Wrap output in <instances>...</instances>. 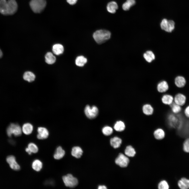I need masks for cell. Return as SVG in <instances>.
I'll use <instances>...</instances> for the list:
<instances>
[{
	"instance_id": "6da1fadb",
	"label": "cell",
	"mask_w": 189,
	"mask_h": 189,
	"mask_svg": "<svg viewBox=\"0 0 189 189\" xmlns=\"http://www.w3.org/2000/svg\"><path fill=\"white\" fill-rule=\"evenodd\" d=\"M167 123L171 128H177L178 130L183 126V122L178 115L174 113L169 114L167 117Z\"/></svg>"
},
{
	"instance_id": "7a4b0ae2",
	"label": "cell",
	"mask_w": 189,
	"mask_h": 189,
	"mask_svg": "<svg viewBox=\"0 0 189 189\" xmlns=\"http://www.w3.org/2000/svg\"><path fill=\"white\" fill-rule=\"evenodd\" d=\"M111 33L109 31L105 30H98L93 34V37L98 44H102L110 38Z\"/></svg>"
},
{
	"instance_id": "3957f363",
	"label": "cell",
	"mask_w": 189,
	"mask_h": 189,
	"mask_svg": "<svg viewBox=\"0 0 189 189\" xmlns=\"http://www.w3.org/2000/svg\"><path fill=\"white\" fill-rule=\"evenodd\" d=\"M46 5L45 0H31L30 3V8L35 13H40L42 11Z\"/></svg>"
},
{
	"instance_id": "277c9868",
	"label": "cell",
	"mask_w": 189,
	"mask_h": 189,
	"mask_svg": "<svg viewBox=\"0 0 189 189\" xmlns=\"http://www.w3.org/2000/svg\"><path fill=\"white\" fill-rule=\"evenodd\" d=\"M7 133L8 136L11 137L12 135L15 136L21 135L22 134V129L18 124L11 123L7 127Z\"/></svg>"
},
{
	"instance_id": "5b68a950",
	"label": "cell",
	"mask_w": 189,
	"mask_h": 189,
	"mask_svg": "<svg viewBox=\"0 0 189 189\" xmlns=\"http://www.w3.org/2000/svg\"><path fill=\"white\" fill-rule=\"evenodd\" d=\"M62 179L65 185L70 188L75 187L78 183L77 178L70 174L63 176L62 177Z\"/></svg>"
},
{
	"instance_id": "8992f818",
	"label": "cell",
	"mask_w": 189,
	"mask_h": 189,
	"mask_svg": "<svg viewBox=\"0 0 189 189\" xmlns=\"http://www.w3.org/2000/svg\"><path fill=\"white\" fill-rule=\"evenodd\" d=\"M175 23L172 20H168L166 19H163L160 23L161 29L168 32H171L174 29Z\"/></svg>"
},
{
	"instance_id": "52a82bcc",
	"label": "cell",
	"mask_w": 189,
	"mask_h": 189,
	"mask_svg": "<svg viewBox=\"0 0 189 189\" xmlns=\"http://www.w3.org/2000/svg\"><path fill=\"white\" fill-rule=\"evenodd\" d=\"M115 162L120 167H125L127 166L129 163V159L125 155L122 153H120L116 158Z\"/></svg>"
},
{
	"instance_id": "ba28073f",
	"label": "cell",
	"mask_w": 189,
	"mask_h": 189,
	"mask_svg": "<svg viewBox=\"0 0 189 189\" xmlns=\"http://www.w3.org/2000/svg\"><path fill=\"white\" fill-rule=\"evenodd\" d=\"M84 112L87 117L92 119L97 116L98 113V110L95 106H93L91 107L89 105H87L85 107Z\"/></svg>"
},
{
	"instance_id": "9c48e42d",
	"label": "cell",
	"mask_w": 189,
	"mask_h": 189,
	"mask_svg": "<svg viewBox=\"0 0 189 189\" xmlns=\"http://www.w3.org/2000/svg\"><path fill=\"white\" fill-rule=\"evenodd\" d=\"M18 8L17 3L15 0L7 1V14L13 15L17 11Z\"/></svg>"
},
{
	"instance_id": "30bf717a",
	"label": "cell",
	"mask_w": 189,
	"mask_h": 189,
	"mask_svg": "<svg viewBox=\"0 0 189 189\" xmlns=\"http://www.w3.org/2000/svg\"><path fill=\"white\" fill-rule=\"evenodd\" d=\"M6 161L12 169L17 171L20 170V167L16 162L15 158L14 156H8L6 158Z\"/></svg>"
},
{
	"instance_id": "8fae6325",
	"label": "cell",
	"mask_w": 189,
	"mask_h": 189,
	"mask_svg": "<svg viewBox=\"0 0 189 189\" xmlns=\"http://www.w3.org/2000/svg\"><path fill=\"white\" fill-rule=\"evenodd\" d=\"M186 101V96L181 93H177L174 97V102L181 106L185 104Z\"/></svg>"
},
{
	"instance_id": "7c38bea8",
	"label": "cell",
	"mask_w": 189,
	"mask_h": 189,
	"mask_svg": "<svg viewBox=\"0 0 189 189\" xmlns=\"http://www.w3.org/2000/svg\"><path fill=\"white\" fill-rule=\"evenodd\" d=\"M38 134L37 135V137L38 139L42 140L46 139L48 138L49 135V132L46 128L40 127L38 128L37 130Z\"/></svg>"
},
{
	"instance_id": "4fadbf2b",
	"label": "cell",
	"mask_w": 189,
	"mask_h": 189,
	"mask_svg": "<svg viewBox=\"0 0 189 189\" xmlns=\"http://www.w3.org/2000/svg\"><path fill=\"white\" fill-rule=\"evenodd\" d=\"M157 91L160 93H164L167 92L169 89V86L165 81H162L159 83L156 87Z\"/></svg>"
},
{
	"instance_id": "5bb4252c",
	"label": "cell",
	"mask_w": 189,
	"mask_h": 189,
	"mask_svg": "<svg viewBox=\"0 0 189 189\" xmlns=\"http://www.w3.org/2000/svg\"><path fill=\"white\" fill-rule=\"evenodd\" d=\"M142 110L143 113L145 115L148 116L152 115L154 111L153 107L151 104L149 103L144 104L142 107Z\"/></svg>"
},
{
	"instance_id": "9a60e30c",
	"label": "cell",
	"mask_w": 189,
	"mask_h": 189,
	"mask_svg": "<svg viewBox=\"0 0 189 189\" xmlns=\"http://www.w3.org/2000/svg\"><path fill=\"white\" fill-rule=\"evenodd\" d=\"M161 99L163 104L170 106L174 102V98L172 95L166 94L162 95Z\"/></svg>"
},
{
	"instance_id": "2e32d148",
	"label": "cell",
	"mask_w": 189,
	"mask_h": 189,
	"mask_svg": "<svg viewBox=\"0 0 189 189\" xmlns=\"http://www.w3.org/2000/svg\"><path fill=\"white\" fill-rule=\"evenodd\" d=\"M153 135L155 138L158 140H161L164 138L165 136V133L162 128H158L154 132Z\"/></svg>"
},
{
	"instance_id": "e0dca14e",
	"label": "cell",
	"mask_w": 189,
	"mask_h": 189,
	"mask_svg": "<svg viewBox=\"0 0 189 189\" xmlns=\"http://www.w3.org/2000/svg\"><path fill=\"white\" fill-rule=\"evenodd\" d=\"M65 154V151L61 146L56 149L53 156L54 158L56 160H60L63 157Z\"/></svg>"
},
{
	"instance_id": "ac0fdd59",
	"label": "cell",
	"mask_w": 189,
	"mask_h": 189,
	"mask_svg": "<svg viewBox=\"0 0 189 189\" xmlns=\"http://www.w3.org/2000/svg\"><path fill=\"white\" fill-rule=\"evenodd\" d=\"M186 82L185 79L183 76H177L175 79V84L178 88H182L184 87Z\"/></svg>"
},
{
	"instance_id": "d6986e66",
	"label": "cell",
	"mask_w": 189,
	"mask_h": 189,
	"mask_svg": "<svg viewBox=\"0 0 189 189\" xmlns=\"http://www.w3.org/2000/svg\"><path fill=\"white\" fill-rule=\"evenodd\" d=\"M122 139L117 136H115L111 138L110 140L111 145L115 149L119 147L122 144Z\"/></svg>"
},
{
	"instance_id": "ffe728a7",
	"label": "cell",
	"mask_w": 189,
	"mask_h": 189,
	"mask_svg": "<svg viewBox=\"0 0 189 189\" xmlns=\"http://www.w3.org/2000/svg\"><path fill=\"white\" fill-rule=\"evenodd\" d=\"M22 132L25 134L29 135L32 132L33 127V125L29 123L24 124L22 127Z\"/></svg>"
},
{
	"instance_id": "44dd1931",
	"label": "cell",
	"mask_w": 189,
	"mask_h": 189,
	"mask_svg": "<svg viewBox=\"0 0 189 189\" xmlns=\"http://www.w3.org/2000/svg\"><path fill=\"white\" fill-rule=\"evenodd\" d=\"M83 151L81 148L78 146L73 147L72 149V155L77 158H80L83 153Z\"/></svg>"
},
{
	"instance_id": "7402d4cb",
	"label": "cell",
	"mask_w": 189,
	"mask_h": 189,
	"mask_svg": "<svg viewBox=\"0 0 189 189\" xmlns=\"http://www.w3.org/2000/svg\"><path fill=\"white\" fill-rule=\"evenodd\" d=\"M124 154L128 157H133L136 154V151L135 149L131 145L127 146L124 150Z\"/></svg>"
},
{
	"instance_id": "603a6c76",
	"label": "cell",
	"mask_w": 189,
	"mask_h": 189,
	"mask_svg": "<svg viewBox=\"0 0 189 189\" xmlns=\"http://www.w3.org/2000/svg\"><path fill=\"white\" fill-rule=\"evenodd\" d=\"M118 6L117 3L114 1H111L107 4V11L109 13H114L116 12L118 9Z\"/></svg>"
},
{
	"instance_id": "cb8c5ba5",
	"label": "cell",
	"mask_w": 189,
	"mask_h": 189,
	"mask_svg": "<svg viewBox=\"0 0 189 189\" xmlns=\"http://www.w3.org/2000/svg\"><path fill=\"white\" fill-rule=\"evenodd\" d=\"M178 185L181 189H188L189 188V180L185 178H182L178 181Z\"/></svg>"
},
{
	"instance_id": "d4e9b609",
	"label": "cell",
	"mask_w": 189,
	"mask_h": 189,
	"mask_svg": "<svg viewBox=\"0 0 189 189\" xmlns=\"http://www.w3.org/2000/svg\"><path fill=\"white\" fill-rule=\"evenodd\" d=\"M32 166L34 170L39 172L40 171L42 168L43 163L39 160L35 159L32 162Z\"/></svg>"
},
{
	"instance_id": "484cf974",
	"label": "cell",
	"mask_w": 189,
	"mask_h": 189,
	"mask_svg": "<svg viewBox=\"0 0 189 189\" xmlns=\"http://www.w3.org/2000/svg\"><path fill=\"white\" fill-rule=\"evenodd\" d=\"M143 56L146 61L149 63L151 62L155 58L154 54L150 50L146 51L144 54Z\"/></svg>"
},
{
	"instance_id": "4316f807",
	"label": "cell",
	"mask_w": 189,
	"mask_h": 189,
	"mask_svg": "<svg viewBox=\"0 0 189 189\" xmlns=\"http://www.w3.org/2000/svg\"><path fill=\"white\" fill-rule=\"evenodd\" d=\"M114 128L116 131L121 132L125 130V125L123 122L121 120H118L114 124Z\"/></svg>"
},
{
	"instance_id": "83f0119b",
	"label": "cell",
	"mask_w": 189,
	"mask_h": 189,
	"mask_svg": "<svg viewBox=\"0 0 189 189\" xmlns=\"http://www.w3.org/2000/svg\"><path fill=\"white\" fill-rule=\"evenodd\" d=\"M52 50L54 54L58 55L63 53L64 48L62 45L60 44H56L53 46Z\"/></svg>"
},
{
	"instance_id": "f1b7e54d",
	"label": "cell",
	"mask_w": 189,
	"mask_h": 189,
	"mask_svg": "<svg viewBox=\"0 0 189 189\" xmlns=\"http://www.w3.org/2000/svg\"><path fill=\"white\" fill-rule=\"evenodd\" d=\"M45 61L46 63L51 64L55 62L56 60L55 56L51 52H47L45 56Z\"/></svg>"
},
{
	"instance_id": "f546056e",
	"label": "cell",
	"mask_w": 189,
	"mask_h": 189,
	"mask_svg": "<svg viewBox=\"0 0 189 189\" xmlns=\"http://www.w3.org/2000/svg\"><path fill=\"white\" fill-rule=\"evenodd\" d=\"M0 12L4 15H7V1L0 0Z\"/></svg>"
},
{
	"instance_id": "4dcf8cb0",
	"label": "cell",
	"mask_w": 189,
	"mask_h": 189,
	"mask_svg": "<svg viewBox=\"0 0 189 189\" xmlns=\"http://www.w3.org/2000/svg\"><path fill=\"white\" fill-rule=\"evenodd\" d=\"M35 76L34 74L30 71H27L25 72L23 76L24 79L29 82L33 81L35 80Z\"/></svg>"
},
{
	"instance_id": "1f68e13d",
	"label": "cell",
	"mask_w": 189,
	"mask_h": 189,
	"mask_svg": "<svg viewBox=\"0 0 189 189\" xmlns=\"http://www.w3.org/2000/svg\"><path fill=\"white\" fill-rule=\"evenodd\" d=\"M87 61L86 58L82 56H79L77 57L75 60V64L76 65L80 67L84 66Z\"/></svg>"
},
{
	"instance_id": "d6a6232c",
	"label": "cell",
	"mask_w": 189,
	"mask_h": 189,
	"mask_svg": "<svg viewBox=\"0 0 189 189\" xmlns=\"http://www.w3.org/2000/svg\"><path fill=\"white\" fill-rule=\"evenodd\" d=\"M135 0H127L122 5L123 9L124 10H128L131 7L135 4Z\"/></svg>"
},
{
	"instance_id": "836d02e7",
	"label": "cell",
	"mask_w": 189,
	"mask_h": 189,
	"mask_svg": "<svg viewBox=\"0 0 189 189\" xmlns=\"http://www.w3.org/2000/svg\"><path fill=\"white\" fill-rule=\"evenodd\" d=\"M172 112L175 114H177L181 111L182 109L181 106L173 102L170 105Z\"/></svg>"
},
{
	"instance_id": "e575fe53",
	"label": "cell",
	"mask_w": 189,
	"mask_h": 189,
	"mask_svg": "<svg viewBox=\"0 0 189 189\" xmlns=\"http://www.w3.org/2000/svg\"><path fill=\"white\" fill-rule=\"evenodd\" d=\"M27 147L32 153H36L38 151V147L34 143H29Z\"/></svg>"
},
{
	"instance_id": "d590c367",
	"label": "cell",
	"mask_w": 189,
	"mask_h": 189,
	"mask_svg": "<svg viewBox=\"0 0 189 189\" xmlns=\"http://www.w3.org/2000/svg\"><path fill=\"white\" fill-rule=\"evenodd\" d=\"M102 131L104 135L109 136L113 133V129L111 127L109 126H106L102 128Z\"/></svg>"
},
{
	"instance_id": "8d00e7d4",
	"label": "cell",
	"mask_w": 189,
	"mask_h": 189,
	"mask_svg": "<svg viewBox=\"0 0 189 189\" xmlns=\"http://www.w3.org/2000/svg\"><path fill=\"white\" fill-rule=\"evenodd\" d=\"M158 187L159 189H168L169 188L168 183L165 180L161 181L158 183Z\"/></svg>"
},
{
	"instance_id": "74e56055",
	"label": "cell",
	"mask_w": 189,
	"mask_h": 189,
	"mask_svg": "<svg viewBox=\"0 0 189 189\" xmlns=\"http://www.w3.org/2000/svg\"><path fill=\"white\" fill-rule=\"evenodd\" d=\"M183 149L185 152L189 153V137L187 138L183 144Z\"/></svg>"
},
{
	"instance_id": "f35d334b",
	"label": "cell",
	"mask_w": 189,
	"mask_h": 189,
	"mask_svg": "<svg viewBox=\"0 0 189 189\" xmlns=\"http://www.w3.org/2000/svg\"><path fill=\"white\" fill-rule=\"evenodd\" d=\"M184 112L185 116L187 118H189V105L185 108Z\"/></svg>"
},
{
	"instance_id": "ab89813d",
	"label": "cell",
	"mask_w": 189,
	"mask_h": 189,
	"mask_svg": "<svg viewBox=\"0 0 189 189\" xmlns=\"http://www.w3.org/2000/svg\"><path fill=\"white\" fill-rule=\"evenodd\" d=\"M77 0H66L67 2L71 5L75 4L77 2Z\"/></svg>"
},
{
	"instance_id": "60d3db41",
	"label": "cell",
	"mask_w": 189,
	"mask_h": 189,
	"mask_svg": "<svg viewBox=\"0 0 189 189\" xmlns=\"http://www.w3.org/2000/svg\"><path fill=\"white\" fill-rule=\"evenodd\" d=\"M98 189H107L106 187L104 185H100L98 186Z\"/></svg>"
},
{
	"instance_id": "b9f144b4",
	"label": "cell",
	"mask_w": 189,
	"mask_h": 189,
	"mask_svg": "<svg viewBox=\"0 0 189 189\" xmlns=\"http://www.w3.org/2000/svg\"><path fill=\"white\" fill-rule=\"evenodd\" d=\"M25 151L29 155H30L32 154V153L30 151L28 147L26 148L25 149Z\"/></svg>"
},
{
	"instance_id": "7bdbcfd3",
	"label": "cell",
	"mask_w": 189,
	"mask_h": 189,
	"mask_svg": "<svg viewBox=\"0 0 189 189\" xmlns=\"http://www.w3.org/2000/svg\"><path fill=\"white\" fill-rule=\"evenodd\" d=\"M2 52L1 49H0V58L1 57H2Z\"/></svg>"
}]
</instances>
